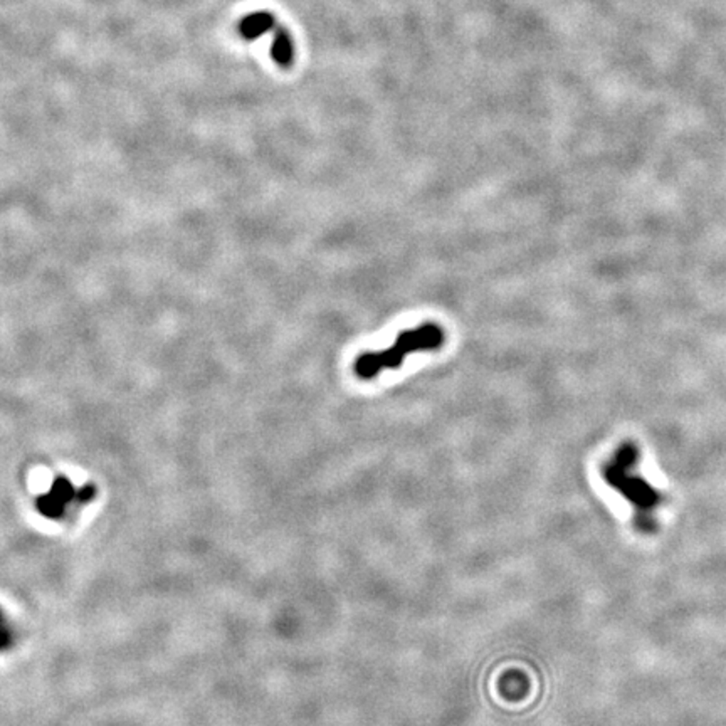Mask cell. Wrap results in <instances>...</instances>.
Segmentation results:
<instances>
[{
  "instance_id": "6da1fadb",
  "label": "cell",
  "mask_w": 726,
  "mask_h": 726,
  "mask_svg": "<svg viewBox=\"0 0 726 726\" xmlns=\"http://www.w3.org/2000/svg\"><path fill=\"white\" fill-rule=\"evenodd\" d=\"M444 342V333L436 323H425L419 328L402 331L396 344L382 352H367L355 360V373L360 379H373L383 370L398 369L410 354L436 350Z\"/></svg>"
},
{
  "instance_id": "7a4b0ae2",
  "label": "cell",
  "mask_w": 726,
  "mask_h": 726,
  "mask_svg": "<svg viewBox=\"0 0 726 726\" xmlns=\"http://www.w3.org/2000/svg\"><path fill=\"white\" fill-rule=\"evenodd\" d=\"M275 29H276V17L269 11L248 13L238 24L239 36L246 40L259 39Z\"/></svg>"
},
{
  "instance_id": "3957f363",
  "label": "cell",
  "mask_w": 726,
  "mask_h": 726,
  "mask_svg": "<svg viewBox=\"0 0 726 726\" xmlns=\"http://www.w3.org/2000/svg\"><path fill=\"white\" fill-rule=\"evenodd\" d=\"M271 57L277 66L284 69L293 66L294 63V44L290 32L283 26H276V34L271 44Z\"/></svg>"
},
{
  "instance_id": "277c9868",
  "label": "cell",
  "mask_w": 726,
  "mask_h": 726,
  "mask_svg": "<svg viewBox=\"0 0 726 726\" xmlns=\"http://www.w3.org/2000/svg\"><path fill=\"white\" fill-rule=\"evenodd\" d=\"M36 506H38L40 515L51 518V520H59L61 516L65 515V510H66V504L59 498H56L51 491L48 494L39 496L36 500Z\"/></svg>"
},
{
  "instance_id": "5b68a950",
  "label": "cell",
  "mask_w": 726,
  "mask_h": 726,
  "mask_svg": "<svg viewBox=\"0 0 726 726\" xmlns=\"http://www.w3.org/2000/svg\"><path fill=\"white\" fill-rule=\"evenodd\" d=\"M51 493H53L56 498H59L61 502L65 503V504L74 502V496H76V489L73 486V483H71L67 477H65V476H59V477L54 479Z\"/></svg>"
},
{
  "instance_id": "8992f818",
  "label": "cell",
  "mask_w": 726,
  "mask_h": 726,
  "mask_svg": "<svg viewBox=\"0 0 726 726\" xmlns=\"http://www.w3.org/2000/svg\"><path fill=\"white\" fill-rule=\"evenodd\" d=\"M94 496H96V486L92 483H88L80 491H76L74 502L78 503V504H86V503L92 502Z\"/></svg>"
},
{
  "instance_id": "52a82bcc",
  "label": "cell",
  "mask_w": 726,
  "mask_h": 726,
  "mask_svg": "<svg viewBox=\"0 0 726 726\" xmlns=\"http://www.w3.org/2000/svg\"><path fill=\"white\" fill-rule=\"evenodd\" d=\"M13 635L9 627H5L4 624H0V651H7L9 647L13 646Z\"/></svg>"
},
{
  "instance_id": "ba28073f",
  "label": "cell",
  "mask_w": 726,
  "mask_h": 726,
  "mask_svg": "<svg viewBox=\"0 0 726 726\" xmlns=\"http://www.w3.org/2000/svg\"><path fill=\"white\" fill-rule=\"evenodd\" d=\"M0 624H4V614H2V610H0Z\"/></svg>"
}]
</instances>
